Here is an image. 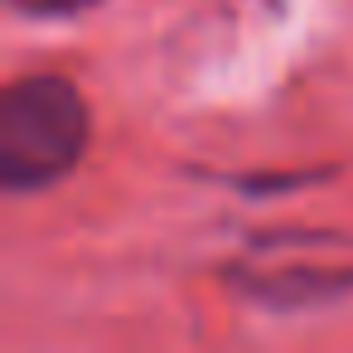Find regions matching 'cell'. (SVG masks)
I'll return each mask as SVG.
<instances>
[{
	"label": "cell",
	"mask_w": 353,
	"mask_h": 353,
	"mask_svg": "<svg viewBox=\"0 0 353 353\" xmlns=\"http://www.w3.org/2000/svg\"><path fill=\"white\" fill-rule=\"evenodd\" d=\"M10 6L25 15H78L88 6H97V0H10Z\"/></svg>",
	"instance_id": "cell-2"
},
{
	"label": "cell",
	"mask_w": 353,
	"mask_h": 353,
	"mask_svg": "<svg viewBox=\"0 0 353 353\" xmlns=\"http://www.w3.org/2000/svg\"><path fill=\"white\" fill-rule=\"evenodd\" d=\"M92 117L68 78H20L0 97V179L10 194L59 184L88 150Z\"/></svg>",
	"instance_id": "cell-1"
}]
</instances>
